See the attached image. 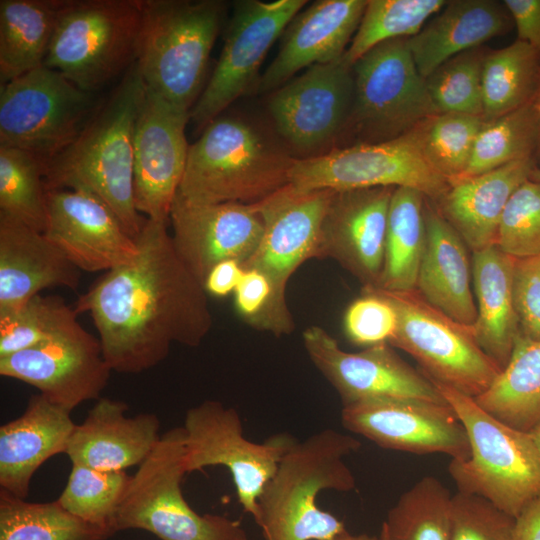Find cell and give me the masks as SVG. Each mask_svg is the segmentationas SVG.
Segmentation results:
<instances>
[{
    "mask_svg": "<svg viewBox=\"0 0 540 540\" xmlns=\"http://www.w3.org/2000/svg\"><path fill=\"white\" fill-rule=\"evenodd\" d=\"M167 223L146 218L134 259L105 272L74 307L91 316L112 371L151 369L173 343L197 347L212 328L208 294L178 255Z\"/></svg>",
    "mask_w": 540,
    "mask_h": 540,
    "instance_id": "cell-1",
    "label": "cell"
},
{
    "mask_svg": "<svg viewBox=\"0 0 540 540\" xmlns=\"http://www.w3.org/2000/svg\"><path fill=\"white\" fill-rule=\"evenodd\" d=\"M146 86L135 62L108 101L63 151L43 160L47 190L88 191L100 198L136 238L146 218L134 197L135 121Z\"/></svg>",
    "mask_w": 540,
    "mask_h": 540,
    "instance_id": "cell-2",
    "label": "cell"
},
{
    "mask_svg": "<svg viewBox=\"0 0 540 540\" xmlns=\"http://www.w3.org/2000/svg\"><path fill=\"white\" fill-rule=\"evenodd\" d=\"M360 447L357 438L330 428L294 441L257 501L254 520L265 540H330L345 532L343 521L321 509L317 497L355 488L345 458Z\"/></svg>",
    "mask_w": 540,
    "mask_h": 540,
    "instance_id": "cell-3",
    "label": "cell"
},
{
    "mask_svg": "<svg viewBox=\"0 0 540 540\" xmlns=\"http://www.w3.org/2000/svg\"><path fill=\"white\" fill-rule=\"evenodd\" d=\"M294 160L261 127L220 115L189 145L177 194L195 204L256 203L289 184Z\"/></svg>",
    "mask_w": 540,
    "mask_h": 540,
    "instance_id": "cell-4",
    "label": "cell"
},
{
    "mask_svg": "<svg viewBox=\"0 0 540 540\" xmlns=\"http://www.w3.org/2000/svg\"><path fill=\"white\" fill-rule=\"evenodd\" d=\"M135 64L145 86L191 111L203 91L225 4L216 0H141Z\"/></svg>",
    "mask_w": 540,
    "mask_h": 540,
    "instance_id": "cell-5",
    "label": "cell"
},
{
    "mask_svg": "<svg viewBox=\"0 0 540 540\" xmlns=\"http://www.w3.org/2000/svg\"><path fill=\"white\" fill-rule=\"evenodd\" d=\"M432 382L463 424L469 440V457L451 459L448 466L457 490L481 496L516 518L540 497V455L531 433L498 420L473 397Z\"/></svg>",
    "mask_w": 540,
    "mask_h": 540,
    "instance_id": "cell-6",
    "label": "cell"
},
{
    "mask_svg": "<svg viewBox=\"0 0 540 540\" xmlns=\"http://www.w3.org/2000/svg\"><path fill=\"white\" fill-rule=\"evenodd\" d=\"M184 456L183 427L161 435L132 475L112 523L114 534L138 529L160 540H249L239 521L200 515L185 500L181 488L186 474Z\"/></svg>",
    "mask_w": 540,
    "mask_h": 540,
    "instance_id": "cell-7",
    "label": "cell"
},
{
    "mask_svg": "<svg viewBox=\"0 0 540 540\" xmlns=\"http://www.w3.org/2000/svg\"><path fill=\"white\" fill-rule=\"evenodd\" d=\"M141 0H64L44 61L92 93L135 62Z\"/></svg>",
    "mask_w": 540,
    "mask_h": 540,
    "instance_id": "cell-8",
    "label": "cell"
},
{
    "mask_svg": "<svg viewBox=\"0 0 540 540\" xmlns=\"http://www.w3.org/2000/svg\"><path fill=\"white\" fill-rule=\"evenodd\" d=\"M362 289L382 296L393 306L397 327L388 343L412 356L430 380L476 398L500 374L502 369L478 345L472 325L447 316L416 289Z\"/></svg>",
    "mask_w": 540,
    "mask_h": 540,
    "instance_id": "cell-9",
    "label": "cell"
},
{
    "mask_svg": "<svg viewBox=\"0 0 540 540\" xmlns=\"http://www.w3.org/2000/svg\"><path fill=\"white\" fill-rule=\"evenodd\" d=\"M407 40L380 43L352 65L354 99L346 131L356 134L357 143L398 138L439 114Z\"/></svg>",
    "mask_w": 540,
    "mask_h": 540,
    "instance_id": "cell-10",
    "label": "cell"
},
{
    "mask_svg": "<svg viewBox=\"0 0 540 540\" xmlns=\"http://www.w3.org/2000/svg\"><path fill=\"white\" fill-rule=\"evenodd\" d=\"M335 190H299L290 184L256 202L263 223L259 245L242 265L270 282L272 301L266 332L276 337L295 329L286 288L305 261L317 258L321 226Z\"/></svg>",
    "mask_w": 540,
    "mask_h": 540,
    "instance_id": "cell-11",
    "label": "cell"
},
{
    "mask_svg": "<svg viewBox=\"0 0 540 540\" xmlns=\"http://www.w3.org/2000/svg\"><path fill=\"white\" fill-rule=\"evenodd\" d=\"M92 106V93L55 69L38 67L0 85V147L50 159L79 136Z\"/></svg>",
    "mask_w": 540,
    "mask_h": 540,
    "instance_id": "cell-12",
    "label": "cell"
},
{
    "mask_svg": "<svg viewBox=\"0 0 540 540\" xmlns=\"http://www.w3.org/2000/svg\"><path fill=\"white\" fill-rule=\"evenodd\" d=\"M289 184L306 191L406 187L420 191L433 202L449 188L448 180L423 157L413 130L388 141L355 143L295 158Z\"/></svg>",
    "mask_w": 540,
    "mask_h": 540,
    "instance_id": "cell-13",
    "label": "cell"
},
{
    "mask_svg": "<svg viewBox=\"0 0 540 540\" xmlns=\"http://www.w3.org/2000/svg\"><path fill=\"white\" fill-rule=\"evenodd\" d=\"M183 430L186 473L208 466L227 468L240 505L254 518L261 492L295 440L287 435L264 443L248 440L239 413L216 400L188 409Z\"/></svg>",
    "mask_w": 540,
    "mask_h": 540,
    "instance_id": "cell-14",
    "label": "cell"
},
{
    "mask_svg": "<svg viewBox=\"0 0 540 540\" xmlns=\"http://www.w3.org/2000/svg\"><path fill=\"white\" fill-rule=\"evenodd\" d=\"M306 3L247 0L235 4L220 57L190 111L195 129L203 130L235 100L257 88L269 49Z\"/></svg>",
    "mask_w": 540,
    "mask_h": 540,
    "instance_id": "cell-15",
    "label": "cell"
},
{
    "mask_svg": "<svg viewBox=\"0 0 540 540\" xmlns=\"http://www.w3.org/2000/svg\"><path fill=\"white\" fill-rule=\"evenodd\" d=\"M302 341L310 361L336 390L343 406L378 399L448 404L435 384L404 361L389 343L347 352L318 325L307 327Z\"/></svg>",
    "mask_w": 540,
    "mask_h": 540,
    "instance_id": "cell-16",
    "label": "cell"
},
{
    "mask_svg": "<svg viewBox=\"0 0 540 540\" xmlns=\"http://www.w3.org/2000/svg\"><path fill=\"white\" fill-rule=\"evenodd\" d=\"M112 372L99 339L78 322L62 325L41 343L0 358V375L37 388L52 403L72 411L99 399Z\"/></svg>",
    "mask_w": 540,
    "mask_h": 540,
    "instance_id": "cell-17",
    "label": "cell"
},
{
    "mask_svg": "<svg viewBox=\"0 0 540 540\" xmlns=\"http://www.w3.org/2000/svg\"><path fill=\"white\" fill-rule=\"evenodd\" d=\"M354 99L352 65L339 60L307 68L273 91L268 110L277 133L303 152L346 132Z\"/></svg>",
    "mask_w": 540,
    "mask_h": 540,
    "instance_id": "cell-18",
    "label": "cell"
},
{
    "mask_svg": "<svg viewBox=\"0 0 540 540\" xmlns=\"http://www.w3.org/2000/svg\"><path fill=\"white\" fill-rule=\"evenodd\" d=\"M343 427L381 448L414 454L470 455L466 430L449 404L378 399L342 407Z\"/></svg>",
    "mask_w": 540,
    "mask_h": 540,
    "instance_id": "cell-19",
    "label": "cell"
},
{
    "mask_svg": "<svg viewBox=\"0 0 540 540\" xmlns=\"http://www.w3.org/2000/svg\"><path fill=\"white\" fill-rule=\"evenodd\" d=\"M190 112L146 91L134 127V197L149 219L169 221L187 161Z\"/></svg>",
    "mask_w": 540,
    "mask_h": 540,
    "instance_id": "cell-20",
    "label": "cell"
},
{
    "mask_svg": "<svg viewBox=\"0 0 540 540\" xmlns=\"http://www.w3.org/2000/svg\"><path fill=\"white\" fill-rule=\"evenodd\" d=\"M44 235L80 271H109L129 263L138 252L136 239L113 211L84 190L46 191Z\"/></svg>",
    "mask_w": 540,
    "mask_h": 540,
    "instance_id": "cell-21",
    "label": "cell"
},
{
    "mask_svg": "<svg viewBox=\"0 0 540 540\" xmlns=\"http://www.w3.org/2000/svg\"><path fill=\"white\" fill-rule=\"evenodd\" d=\"M169 221L178 255L202 284L219 262L236 260L243 265L263 233L255 203L195 204L176 194Z\"/></svg>",
    "mask_w": 540,
    "mask_h": 540,
    "instance_id": "cell-22",
    "label": "cell"
},
{
    "mask_svg": "<svg viewBox=\"0 0 540 540\" xmlns=\"http://www.w3.org/2000/svg\"><path fill=\"white\" fill-rule=\"evenodd\" d=\"M394 189L335 190L322 222L317 258L335 260L362 288L376 287L380 280Z\"/></svg>",
    "mask_w": 540,
    "mask_h": 540,
    "instance_id": "cell-23",
    "label": "cell"
},
{
    "mask_svg": "<svg viewBox=\"0 0 540 540\" xmlns=\"http://www.w3.org/2000/svg\"><path fill=\"white\" fill-rule=\"evenodd\" d=\"M368 0H320L299 12L283 32L279 52L260 76L257 91H275L304 68L341 59Z\"/></svg>",
    "mask_w": 540,
    "mask_h": 540,
    "instance_id": "cell-24",
    "label": "cell"
},
{
    "mask_svg": "<svg viewBox=\"0 0 540 540\" xmlns=\"http://www.w3.org/2000/svg\"><path fill=\"white\" fill-rule=\"evenodd\" d=\"M128 409L120 400L99 398L70 437L65 454L72 464L104 471L140 465L161 438L160 421L153 413L128 417Z\"/></svg>",
    "mask_w": 540,
    "mask_h": 540,
    "instance_id": "cell-25",
    "label": "cell"
},
{
    "mask_svg": "<svg viewBox=\"0 0 540 540\" xmlns=\"http://www.w3.org/2000/svg\"><path fill=\"white\" fill-rule=\"evenodd\" d=\"M80 276L44 233L0 214V311L19 307L46 288L76 290Z\"/></svg>",
    "mask_w": 540,
    "mask_h": 540,
    "instance_id": "cell-26",
    "label": "cell"
},
{
    "mask_svg": "<svg viewBox=\"0 0 540 540\" xmlns=\"http://www.w3.org/2000/svg\"><path fill=\"white\" fill-rule=\"evenodd\" d=\"M71 411L42 394L30 397L25 411L0 427V490L26 499L34 473L49 458L66 453L76 424Z\"/></svg>",
    "mask_w": 540,
    "mask_h": 540,
    "instance_id": "cell-27",
    "label": "cell"
},
{
    "mask_svg": "<svg viewBox=\"0 0 540 540\" xmlns=\"http://www.w3.org/2000/svg\"><path fill=\"white\" fill-rule=\"evenodd\" d=\"M424 217L425 243L416 290L433 307L471 326L476 321L477 308L471 290L469 248L428 198Z\"/></svg>",
    "mask_w": 540,
    "mask_h": 540,
    "instance_id": "cell-28",
    "label": "cell"
},
{
    "mask_svg": "<svg viewBox=\"0 0 540 540\" xmlns=\"http://www.w3.org/2000/svg\"><path fill=\"white\" fill-rule=\"evenodd\" d=\"M535 167V158H531L454 180L432 202L471 252L480 251L496 244L501 217L511 195Z\"/></svg>",
    "mask_w": 540,
    "mask_h": 540,
    "instance_id": "cell-29",
    "label": "cell"
},
{
    "mask_svg": "<svg viewBox=\"0 0 540 540\" xmlns=\"http://www.w3.org/2000/svg\"><path fill=\"white\" fill-rule=\"evenodd\" d=\"M514 26L502 2L451 0L407 43L423 78L450 58L507 33Z\"/></svg>",
    "mask_w": 540,
    "mask_h": 540,
    "instance_id": "cell-30",
    "label": "cell"
},
{
    "mask_svg": "<svg viewBox=\"0 0 540 540\" xmlns=\"http://www.w3.org/2000/svg\"><path fill=\"white\" fill-rule=\"evenodd\" d=\"M471 264L477 308L474 337L502 369L521 333L514 299L515 258L493 245L472 252Z\"/></svg>",
    "mask_w": 540,
    "mask_h": 540,
    "instance_id": "cell-31",
    "label": "cell"
},
{
    "mask_svg": "<svg viewBox=\"0 0 540 540\" xmlns=\"http://www.w3.org/2000/svg\"><path fill=\"white\" fill-rule=\"evenodd\" d=\"M64 0L0 1V83L44 65Z\"/></svg>",
    "mask_w": 540,
    "mask_h": 540,
    "instance_id": "cell-32",
    "label": "cell"
},
{
    "mask_svg": "<svg viewBox=\"0 0 540 540\" xmlns=\"http://www.w3.org/2000/svg\"><path fill=\"white\" fill-rule=\"evenodd\" d=\"M503 423L531 433L540 426V340L520 333L508 363L490 387L474 398Z\"/></svg>",
    "mask_w": 540,
    "mask_h": 540,
    "instance_id": "cell-33",
    "label": "cell"
},
{
    "mask_svg": "<svg viewBox=\"0 0 540 540\" xmlns=\"http://www.w3.org/2000/svg\"><path fill=\"white\" fill-rule=\"evenodd\" d=\"M427 197L406 187L394 189L387 220L382 273L375 288L416 289L425 243L424 207Z\"/></svg>",
    "mask_w": 540,
    "mask_h": 540,
    "instance_id": "cell-34",
    "label": "cell"
},
{
    "mask_svg": "<svg viewBox=\"0 0 540 540\" xmlns=\"http://www.w3.org/2000/svg\"><path fill=\"white\" fill-rule=\"evenodd\" d=\"M540 75V53L515 40L488 51L482 70L483 118L495 119L531 103Z\"/></svg>",
    "mask_w": 540,
    "mask_h": 540,
    "instance_id": "cell-35",
    "label": "cell"
},
{
    "mask_svg": "<svg viewBox=\"0 0 540 540\" xmlns=\"http://www.w3.org/2000/svg\"><path fill=\"white\" fill-rule=\"evenodd\" d=\"M105 528L85 522L58 501L28 502L0 490V540H106Z\"/></svg>",
    "mask_w": 540,
    "mask_h": 540,
    "instance_id": "cell-36",
    "label": "cell"
},
{
    "mask_svg": "<svg viewBox=\"0 0 540 540\" xmlns=\"http://www.w3.org/2000/svg\"><path fill=\"white\" fill-rule=\"evenodd\" d=\"M452 495L434 476H425L401 494L381 530L388 540H451Z\"/></svg>",
    "mask_w": 540,
    "mask_h": 540,
    "instance_id": "cell-37",
    "label": "cell"
},
{
    "mask_svg": "<svg viewBox=\"0 0 540 540\" xmlns=\"http://www.w3.org/2000/svg\"><path fill=\"white\" fill-rule=\"evenodd\" d=\"M538 148V120L529 103L503 116L485 120L475 140L467 168L458 179L535 158Z\"/></svg>",
    "mask_w": 540,
    "mask_h": 540,
    "instance_id": "cell-38",
    "label": "cell"
},
{
    "mask_svg": "<svg viewBox=\"0 0 540 540\" xmlns=\"http://www.w3.org/2000/svg\"><path fill=\"white\" fill-rule=\"evenodd\" d=\"M0 214L44 232L47 211L42 158L0 147Z\"/></svg>",
    "mask_w": 540,
    "mask_h": 540,
    "instance_id": "cell-39",
    "label": "cell"
},
{
    "mask_svg": "<svg viewBox=\"0 0 540 540\" xmlns=\"http://www.w3.org/2000/svg\"><path fill=\"white\" fill-rule=\"evenodd\" d=\"M446 3V0H368L344 60L353 65L380 43L416 35Z\"/></svg>",
    "mask_w": 540,
    "mask_h": 540,
    "instance_id": "cell-40",
    "label": "cell"
},
{
    "mask_svg": "<svg viewBox=\"0 0 540 540\" xmlns=\"http://www.w3.org/2000/svg\"><path fill=\"white\" fill-rule=\"evenodd\" d=\"M484 122L482 116L439 113L413 132L425 160L450 183L465 172Z\"/></svg>",
    "mask_w": 540,
    "mask_h": 540,
    "instance_id": "cell-41",
    "label": "cell"
},
{
    "mask_svg": "<svg viewBox=\"0 0 540 540\" xmlns=\"http://www.w3.org/2000/svg\"><path fill=\"white\" fill-rule=\"evenodd\" d=\"M131 478L125 471H104L72 464L67 484L57 501L79 519L114 535L112 523Z\"/></svg>",
    "mask_w": 540,
    "mask_h": 540,
    "instance_id": "cell-42",
    "label": "cell"
},
{
    "mask_svg": "<svg viewBox=\"0 0 540 540\" xmlns=\"http://www.w3.org/2000/svg\"><path fill=\"white\" fill-rule=\"evenodd\" d=\"M488 51L484 46L464 51L425 78L429 95L439 113L483 117L482 70Z\"/></svg>",
    "mask_w": 540,
    "mask_h": 540,
    "instance_id": "cell-43",
    "label": "cell"
},
{
    "mask_svg": "<svg viewBox=\"0 0 540 540\" xmlns=\"http://www.w3.org/2000/svg\"><path fill=\"white\" fill-rule=\"evenodd\" d=\"M77 315L62 298L40 294L0 311V358L41 343Z\"/></svg>",
    "mask_w": 540,
    "mask_h": 540,
    "instance_id": "cell-44",
    "label": "cell"
},
{
    "mask_svg": "<svg viewBox=\"0 0 540 540\" xmlns=\"http://www.w3.org/2000/svg\"><path fill=\"white\" fill-rule=\"evenodd\" d=\"M515 259L540 254V181L529 177L511 195L501 217L496 244Z\"/></svg>",
    "mask_w": 540,
    "mask_h": 540,
    "instance_id": "cell-45",
    "label": "cell"
},
{
    "mask_svg": "<svg viewBox=\"0 0 540 540\" xmlns=\"http://www.w3.org/2000/svg\"><path fill=\"white\" fill-rule=\"evenodd\" d=\"M515 517L487 499L457 491L451 498V540H512Z\"/></svg>",
    "mask_w": 540,
    "mask_h": 540,
    "instance_id": "cell-46",
    "label": "cell"
},
{
    "mask_svg": "<svg viewBox=\"0 0 540 540\" xmlns=\"http://www.w3.org/2000/svg\"><path fill=\"white\" fill-rule=\"evenodd\" d=\"M343 324L350 342L369 347L389 342L397 327V315L382 296L362 289V295L347 307Z\"/></svg>",
    "mask_w": 540,
    "mask_h": 540,
    "instance_id": "cell-47",
    "label": "cell"
},
{
    "mask_svg": "<svg viewBox=\"0 0 540 540\" xmlns=\"http://www.w3.org/2000/svg\"><path fill=\"white\" fill-rule=\"evenodd\" d=\"M514 299L521 334L540 340V254L515 259Z\"/></svg>",
    "mask_w": 540,
    "mask_h": 540,
    "instance_id": "cell-48",
    "label": "cell"
},
{
    "mask_svg": "<svg viewBox=\"0 0 540 540\" xmlns=\"http://www.w3.org/2000/svg\"><path fill=\"white\" fill-rule=\"evenodd\" d=\"M244 270V274L233 293L235 309L249 326L266 332L272 301L270 282L257 270Z\"/></svg>",
    "mask_w": 540,
    "mask_h": 540,
    "instance_id": "cell-49",
    "label": "cell"
},
{
    "mask_svg": "<svg viewBox=\"0 0 540 540\" xmlns=\"http://www.w3.org/2000/svg\"><path fill=\"white\" fill-rule=\"evenodd\" d=\"M517 40L523 41L540 53V0H504Z\"/></svg>",
    "mask_w": 540,
    "mask_h": 540,
    "instance_id": "cell-50",
    "label": "cell"
},
{
    "mask_svg": "<svg viewBox=\"0 0 540 540\" xmlns=\"http://www.w3.org/2000/svg\"><path fill=\"white\" fill-rule=\"evenodd\" d=\"M244 271L242 264L236 260L219 262L208 272L203 283L204 289L207 294L215 297L233 294Z\"/></svg>",
    "mask_w": 540,
    "mask_h": 540,
    "instance_id": "cell-51",
    "label": "cell"
},
{
    "mask_svg": "<svg viewBox=\"0 0 540 540\" xmlns=\"http://www.w3.org/2000/svg\"><path fill=\"white\" fill-rule=\"evenodd\" d=\"M512 540H540V497L515 518Z\"/></svg>",
    "mask_w": 540,
    "mask_h": 540,
    "instance_id": "cell-52",
    "label": "cell"
},
{
    "mask_svg": "<svg viewBox=\"0 0 540 540\" xmlns=\"http://www.w3.org/2000/svg\"><path fill=\"white\" fill-rule=\"evenodd\" d=\"M330 540H381V537L380 535L374 536L366 533L352 534L346 530L345 532L338 534Z\"/></svg>",
    "mask_w": 540,
    "mask_h": 540,
    "instance_id": "cell-53",
    "label": "cell"
},
{
    "mask_svg": "<svg viewBox=\"0 0 540 540\" xmlns=\"http://www.w3.org/2000/svg\"><path fill=\"white\" fill-rule=\"evenodd\" d=\"M531 105L533 107V110L536 114L537 120H538V126H539V148L538 153L540 154V75L538 79V84L535 90V93L533 95V98L531 100Z\"/></svg>",
    "mask_w": 540,
    "mask_h": 540,
    "instance_id": "cell-54",
    "label": "cell"
},
{
    "mask_svg": "<svg viewBox=\"0 0 540 540\" xmlns=\"http://www.w3.org/2000/svg\"><path fill=\"white\" fill-rule=\"evenodd\" d=\"M531 435L534 439V442L536 444V447L538 449V452H539V455H540V426H538L537 428H535L532 432H531Z\"/></svg>",
    "mask_w": 540,
    "mask_h": 540,
    "instance_id": "cell-55",
    "label": "cell"
},
{
    "mask_svg": "<svg viewBox=\"0 0 540 540\" xmlns=\"http://www.w3.org/2000/svg\"><path fill=\"white\" fill-rule=\"evenodd\" d=\"M530 177L540 181V168L536 166L535 169L532 171Z\"/></svg>",
    "mask_w": 540,
    "mask_h": 540,
    "instance_id": "cell-56",
    "label": "cell"
},
{
    "mask_svg": "<svg viewBox=\"0 0 540 540\" xmlns=\"http://www.w3.org/2000/svg\"><path fill=\"white\" fill-rule=\"evenodd\" d=\"M379 535H380V537H381V540H388L387 537H386V535H385V533H384L382 530H380V534H379Z\"/></svg>",
    "mask_w": 540,
    "mask_h": 540,
    "instance_id": "cell-57",
    "label": "cell"
}]
</instances>
